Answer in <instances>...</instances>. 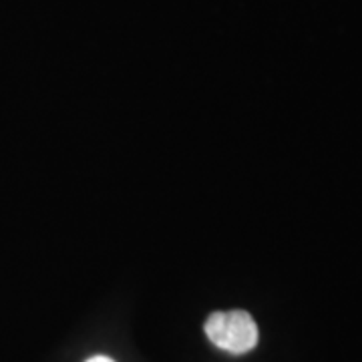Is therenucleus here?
<instances>
[{
    "label": "nucleus",
    "mask_w": 362,
    "mask_h": 362,
    "mask_svg": "<svg viewBox=\"0 0 362 362\" xmlns=\"http://www.w3.org/2000/svg\"><path fill=\"white\" fill-rule=\"evenodd\" d=\"M204 328L209 342L230 354H246L258 344V326L244 310L214 312Z\"/></svg>",
    "instance_id": "f257e3e1"
},
{
    "label": "nucleus",
    "mask_w": 362,
    "mask_h": 362,
    "mask_svg": "<svg viewBox=\"0 0 362 362\" xmlns=\"http://www.w3.org/2000/svg\"><path fill=\"white\" fill-rule=\"evenodd\" d=\"M87 362H115V361H113V358H109V356H101V354H99V356H93V358H89Z\"/></svg>",
    "instance_id": "f03ea898"
}]
</instances>
